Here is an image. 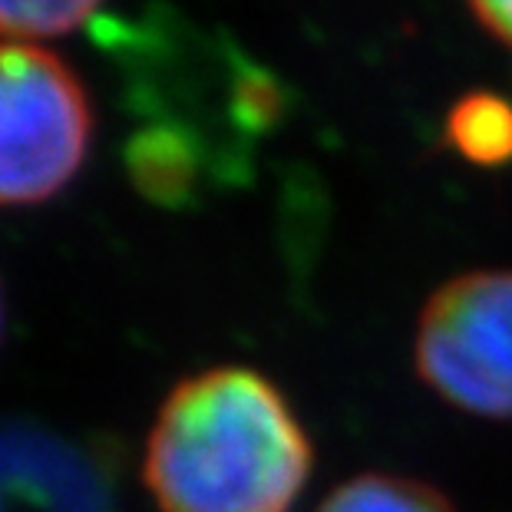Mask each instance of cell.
I'll return each instance as SVG.
<instances>
[{"mask_svg":"<svg viewBox=\"0 0 512 512\" xmlns=\"http://www.w3.org/2000/svg\"><path fill=\"white\" fill-rule=\"evenodd\" d=\"M314 446L288 397L252 367H212L159 407L143 479L162 512H291Z\"/></svg>","mask_w":512,"mask_h":512,"instance_id":"obj_1","label":"cell"},{"mask_svg":"<svg viewBox=\"0 0 512 512\" xmlns=\"http://www.w3.org/2000/svg\"><path fill=\"white\" fill-rule=\"evenodd\" d=\"M318 512H456L437 486L397 473H361L331 489Z\"/></svg>","mask_w":512,"mask_h":512,"instance_id":"obj_4","label":"cell"},{"mask_svg":"<svg viewBox=\"0 0 512 512\" xmlns=\"http://www.w3.org/2000/svg\"><path fill=\"white\" fill-rule=\"evenodd\" d=\"M103 0H0V40L34 43L83 27Z\"/></svg>","mask_w":512,"mask_h":512,"instance_id":"obj_6","label":"cell"},{"mask_svg":"<svg viewBox=\"0 0 512 512\" xmlns=\"http://www.w3.org/2000/svg\"><path fill=\"white\" fill-rule=\"evenodd\" d=\"M413 357L423 384L456 410L512 420V271H470L433 291Z\"/></svg>","mask_w":512,"mask_h":512,"instance_id":"obj_3","label":"cell"},{"mask_svg":"<svg viewBox=\"0 0 512 512\" xmlns=\"http://www.w3.org/2000/svg\"><path fill=\"white\" fill-rule=\"evenodd\" d=\"M83 83L57 53L0 40V205L57 195L90 152Z\"/></svg>","mask_w":512,"mask_h":512,"instance_id":"obj_2","label":"cell"},{"mask_svg":"<svg viewBox=\"0 0 512 512\" xmlns=\"http://www.w3.org/2000/svg\"><path fill=\"white\" fill-rule=\"evenodd\" d=\"M470 7L489 34L512 43V0H470Z\"/></svg>","mask_w":512,"mask_h":512,"instance_id":"obj_7","label":"cell"},{"mask_svg":"<svg viewBox=\"0 0 512 512\" xmlns=\"http://www.w3.org/2000/svg\"><path fill=\"white\" fill-rule=\"evenodd\" d=\"M0 324H4V301H0Z\"/></svg>","mask_w":512,"mask_h":512,"instance_id":"obj_8","label":"cell"},{"mask_svg":"<svg viewBox=\"0 0 512 512\" xmlns=\"http://www.w3.org/2000/svg\"><path fill=\"white\" fill-rule=\"evenodd\" d=\"M446 136L453 149L476 166L512 162V106L489 93L466 96L446 119Z\"/></svg>","mask_w":512,"mask_h":512,"instance_id":"obj_5","label":"cell"}]
</instances>
